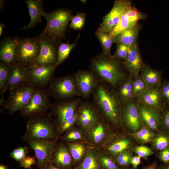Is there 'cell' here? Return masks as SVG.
Listing matches in <instances>:
<instances>
[{
	"mask_svg": "<svg viewBox=\"0 0 169 169\" xmlns=\"http://www.w3.org/2000/svg\"><path fill=\"white\" fill-rule=\"evenodd\" d=\"M90 70L100 80L117 89L127 77L124 62L102 52L92 58Z\"/></svg>",
	"mask_w": 169,
	"mask_h": 169,
	"instance_id": "cell-1",
	"label": "cell"
},
{
	"mask_svg": "<svg viewBox=\"0 0 169 169\" xmlns=\"http://www.w3.org/2000/svg\"><path fill=\"white\" fill-rule=\"evenodd\" d=\"M92 95V103L102 116L113 124H117L121 104L117 89L100 80Z\"/></svg>",
	"mask_w": 169,
	"mask_h": 169,
	"instance_id": "cell-2",
	"label": "cell"
},
{
	"mask_svg": "<svg viewBox=\"0 0 169 169\" xmlns=\"http://www.w3.org/2000/svg\"><path fill=\"white\" fill-rule=\"evenodd\" d=\"M26 131L22 140L55 141L59 135L58 127L52 115L46 112L32 116L26 122Z\"/></svg>",
	"mask_w": 169,
	"mask_h": 169,
	"instance_id": "cell-3",
	"label": "cell"
},
{
	"mask_svg": "<svg viewBox=\"0 0 169 169\" xmlns=\"http://www.w3.org/2000/svg\"><path fill=\"white\" fill-rule=\"evenodd\" d=\"M43 15L46 19L47 24L40 35L58 43L65 36L67 28L73 17L72 11L59 8L49 13L44 12Z\"/></svg>",
	"mask_w": 169,
	"mask_h": 169,
	"instance_id": "cell-4",
	"label": "cell"
},
{
	"mask_svg": "<svg viewBox=\"0 0 169 169\" xmlns=\"http://www.w3.org/2000/svg\"><path fill=\"white\" fill-rule=\"evenodd\" d=\"M37 88L27 81L20 83L9 90L8 98L0 105L8 111L9 115L20 111L28 103Z\"/></svg>",
	"mask_w": 169,
	"mask_h": 169,
	"instance_id": "cell-5",
	"label": "cell"
},
{
	"mask_svg": "<svg viewBox=\"0 0 169 169\" xmlns=\"http://www.w3.org/2000/svg\"><path fill=\"white\" fill-rule=\"evenodd\" d=\"M47 90L50 96L57 100H66L76 97H82L74 74L54 77Z\"/></svg>",
	"mask_w": 169,
	"mask_h": 169,
	"instance_id": "cell-6",
	"label": "cell"
},
{
	"mask_svg": "<svg viewBox=\"0 0 169 169\" xmlns=\"http://www.w3.org/2000/svg\"><path fill=\"white\" fill-rule=\"evenodd\" d=\"M40 50V45L37 37L20 38L17 47V63L25 68L32 66Z\"/></svg>",
	"mask_w": 169,
	"mask_h": 169,
	"instance_id": "cell-7",
	"label": "cell"
},
{
	"mask_svg": "<svg viewBox=\"0 0 169 169\" xmlns=\"http://www.w3.org/2000/svg\"><path fill=\"white\" fill-rule=\"evenodd\" d=\"M49 97L47 90L38 88L28 103L19 111L20 114L24 118H28L46 112L52 106Z\"/></svg>",
	"mask_w": 169,
	"mask_h": 169,
	"instance_id": "cell-8",
	"label": "cell"
},
{
	"mask_svg": "<svg viewBox=\"0 0 169 169\" xmlns=\"http://www.w3.org/2000/svg\"><path fill=\"white\" fill-rule=\"evenodd\" d=\"M57 67L55 64L33 65L25 68L26 81L38 88H44L49 85L53 79Z\"/></svg>",
	"mask_w": 169,
	"mask_h": 169,
	"instance_id": "cell-9",
	"label": "cell"
},
{
	"mask_svg": "<svg viewBox=\"0 0 169 169\" xmlns=\"http://www.w3.org/2000/svg\"><path fill=\"white\" fill-rule=\"evenodd\" d=\"M130 0H117L110 11L105 16L97 30L110 33L120 22L124 13L132 6Z\"/></svg>",
	"mask_w": 169,
	"mask_h": 169,
	"instance_id": "cell-10",
	"label": "cell"
},
{
	"mask_svg": "<svg viewBox=\"0 0 169 169\" xmlns=\"http://www.w3.org/2000/svg\"><path fill=\"white\" fill-rule=\"evenodd\" d=\"M133 99L121 104L119 122H121L135 132L142 127L143 123L140 117L138 102H136Z\"/></svg>",
	"mask_w": 169,
	"mask_h": 169,
	"instance_id": "cell-11",
	"label": "cell"
},
{
	"mask_svg": "<svg viewBox=\"0 0 169 169\" xmlns=\"http://www.w3.org/2000/svg\"><path fill=\"white\" fill-rule=\"evenodd\" d=\"M37 37L40 45V50L33 65L56 64L58 43L40 35Z\"/></svg>",
	"mask_w": 169,
	"mask_h": 169,
	"instance_id": "cell-12",
	"label": "cell"
},
{
	"mask_svg": "<svg viewBox=\"0 0 169 169\" xmlns=\"http://www.w3.org/2000/svg\"><path fill=\"white\" fill-rule=\"evenodd\" d=\"M77 112V124L88 131L95 125L102 116L93 103L89 101L81 102Z\"/></svg>",
	"mask_w": 169,
	"mask_h": 169,
	"instance_id": "cell-13",
	"label": "cell"
},
{
	"mask_svg": "<svg viewBox=\"0 0 169 169\" xmlns=\"http://www.w3.org/2000/svg\"><path fill=\"white\" fill-rule=\"evenodd\" d=\"M81 102L80 98H78L61 100L52 104L50 113L54 116L58 127L74 114Z\"/></svg>",
	"mask_w": 169,
	"mask_h": 169,
	"instance_id": "cell-14",
	"label": "cell"
},
{
	"mask_svg": "<svg viewBox=\"0 0 169 169\" xmlns=\"http://www.w3.org/2000/svg\"><path fill=\"white\" fill-rule=\"evenodd\" d=\"M33 150L40 168H44L51 162L52 153L56 145L55 141L34 139L26 142Z\"/></svg>",
	"mask_w": 169,
	"mask_h": 169,
	"instance_id": "cell-15",
	"label": "cell"
},
{
	"mask_svg": "<svg viewBox=\"0 0 169 169\" xmlns=\"http://www.w3.org/2000/svg\"><path fill=\"white\" fill-rule=\"evenodd\" d=\"M74 74L82 97L84 99H88L100 80L90 70L79 69Z\"/></svg>",
	"mask_w": 169,
	"mask_h": 169,
	"instance_id": "cell-16",
	"label": "cell"
},
{
	"mask_svg": "<svg viewBox=\"0 0 169 169\" xmlns=\"http://www.w3.org/2000/svg\"><path fill=\"white\" fill-rule=\"evenodd\" d=\"M160 87H147L136 97L138 102L146 107L160 113L166 105Z\"/></svg>",
	"mask_w": 169,
	"mask_h": 169,
	"instance_id": "cell-17",
	"label": "cell"
},
{
	"mask_svg": "<svg viewBox=\"0 0 169 169\" xmlns=\"http://www.w3.org/2000/svg\"><path fill=\"white\" fill-rule=\"evenodd\" d=\"M145 15L132 6L122 15L119 23L109 34L115 36L136 25L138 21L144 18Z\"/></svg>",
	"mask_w": 169,
	"mask_h": 169,
	"instance_id": "cell-18",
	"label": "cell"
},
{
	"mask_svg": "<svg viewBox=\"0 0 169 169\" xmlns=\"http://www.w3.org/2000/svg\"><path fill=\"white\" fill-rule=\"evenodd\" d=\"M124 65L129 75L133 79L137 78L140 75L144 64L137 44L129 46L127 56L124 62Z\"/></svg>",
	"mask_w": 169,
	"mask_h": 169,
	"instance_id": "cell-19",
	"label": "cell"
},
{
	"mask_svg": "<svg viewBox=\"0 0 169 169\" xmlns=\"http://www.w3.org/2000/svg\"><path fill=\"white\" fill-rule=\"evenodd\" d=\"M19 38L8 37L0 42V60L10 65L17 63V47Z\"/></svg>",
	"mask_w": 169,
	"mask_h": 169,
	"instance_id": "cell-20",
	"label": "cell"
},
{
	"mask_svg": "<svg viewBox=\"0 0 169 169\" xmlns=\"http://www.w3.org/2000/svg\"><path fill=\"white\" fill-rule=\"evenodd\" d=\"M73 159L69 148L63 144H60L54 147L51 162L58 168L69 169L72 165Z\"/></svg>",
	"mask_w": 169,
	"mask_h": 169,
	"instance_id": "cell-21",
	"label": "cell"
},
{
	"mask_svg": "<svg viewBox=\"0 0 169 169\" xmlns=\"http://www.w3.org/2000/svg\"><path fill=\"white\" fill-rule=\"evenodd\" d=\"M138 104L142 123L149 129L158 130L160 127V113L146 107L138 102Z\"/></svg>",
	"mask_w": 169,
	"mask_h": 169,
	"instance_id": "cell-22",
	"label": "cell"
},
{
	"mask_svg": "<svg viewBox=\"0 0 169 169\" xmlns=\"http://www.w3.org/2000/svg\"><path fill=\"white\" fill-rule=\"evenodd\" d=\"M43 1L42 0H26L31 20L28 24L20 29L28 30L34 28L37 24L41 22L42 18L44 12Z\"/></svg>",
	"mask_w": 169,
	"mask_h": 169,
	"instance_id": "cell-23",
	"label": "cell"
},
{
	"mask_svg": "<svg viewBox=\"0 0 169 169\" xmlns=\"http://www.w3.org/2000/svg\"><path fill=\"white\" fill-rule=\"evenodd\" d=\"M108 125L102 116L97 123L89 132V137L94 145H102L108 136Z\"/></svg>",
	"mask_w": 169,
	"mask_h": 169,
	"instance_id": "cell-24",
	"label": "cell"
},
{
	"mask_svg": "<svg viewBox=\"0 0 169 169\" xmlns=\"http://www.w3.org/2000/svg\"><path fill=\"white\" fill-rule=\"evenodd\" d=\"M147 87H160L162 82V72L144 64L140 74Z\"/></svg>",
	"mask_w": 169,
	"mask_h": 169,
	"instance_id": "cell-25",
	"label": "cell"
},
{
	"mask_svg": "<svg viewBox=\"0 0 169 169\" xmlns=\"http://www.w3.org/2000/svg\"><path fill=\"white\" fill-rule=\"evenodd\" d=\"M25 69L18 63L11 65L7 81V89L9 90L20 83L26 81L25 75Z\"/></svg>",
	"mask_w": 169,
	"mask_h": 169,
	"instance_id": "cell-26",
	"label": "cell"
},
{
	"mask_svg": "<svg viewBox=\"0 0 169 169\" xmlns=\"http://www.w3.org/2000/svg\"><path fill=\"white\" fill-rule=\"evenodd\" d=\"M141 26L138 23L121 33L114 37L116 44H123L128 46L137 44Z\"/></svg>",
	"mask_w": 169,
	"mask_h": 169,
	"instance_id": "cell-27",
	"label": "cell"
},
{
	"mask_svg": "<svg viewBox=\"0 0 169 169\" xmlns=\"http://www.w3.org/2000/svg\"><path fill=\"white\" fill-rule=\"evenodd\" d=\"M133 79L129 75L117 89L119 99L121 104L126 103L132 99Z\"/></svg>",
	"mask_w": 169,
	"mask_h": 169,
	"instance_id": "cell-28",
	"label": "cell"
},
{
	"mask_svg": "<svg viewBox=\"0 0 169 169\" xmlns=\"http://www.w3.org/2000/svg\"><path fill=\"white\" fill-rule=\"evenodd\" d=\"M80 37V34H79L74 42L72 44H70L69 42L67 43H63L61 41L59 42L58 49L57 60L55 64L57 67L69 57L72 50L76 46Z\"/></svg>",
	"mask_w": 169,
	"mask_h": 169,
	"instance_id": "cell-29",
	"label": "cell"
},
{
	"mask_svg": "<svg viewBox=\"0 0 169 169\" xmlns=\"http://www.w3.org/2000/svg\"><path fill=\"white\" fill-rule=\"evenodd\" d=\"M101 166L97 153L94 150L89 151L84 161L77 168L81 169H100Z\"/></svg>",
	"mask_w": 169,
	"mask_h": 169,
	"instance_id": "cell-30",
	"label": "cell"
},
{
	"mask_svg": "<svg viewBox=\"0 0 169 169\" xmlns=\"http://www.w3.org/2000/svg\"><path fill=\"white\" fill-rule=\"evenodd\" d=\"M95 34L101 45L103 49L102 52L106 55H111L110 50L112 45L115 43L114 37L109 33L97 30L95 32Z\"/></svg>",
	"mask_w": 169,
	"mask_h": 169,
	"instance_id": "cell-31",
	"label": "cell"
},
{
	"mask_svg": "<svg viewBox=\"0 0 169 169\" xmlns=\"http://www.w3.org/2000/svg\"><path fill=\"white\" fill-rule=\"evenodd\" d=\"M68 145L73 159L76 162L80 161L86 152L85 145L81 143L76 142L68 143Z\"/></svg>",
	"mask_w": 169,
	"mask_h": 169,
	"instance_id": "cell-32",
	"label": "cell"
},
{
	"mask_svg": "<svg viewBox=\"0 0 169 169\" xmlns=\"http://www.w3.org/2000/svg\"><path fill=\"white\" fill-rule=\"evenodd\" d=\"M82 128H81V129ZM73 126L67 130L63 136L64 140L68 143L74 142L79 140H84L86 135L84 131Z\"/></svg>",
	"mask_w": 169,
	"mask_h": 169,
	"instance_id": "cell-33",
	"label": "cell"
},
{
	"mask_svg": "<svg viewBox=\"0 0 169 169\" xmlns=\"http://www.w3.org/2000/svg\"><path fill=\"white\" fill-rule=\"evenodd\" d=\"M11 65L3 61L0 62V93L1 100L4 99L3 95L7 90V83L8 72Z\"/></svg>",
	"mask_w": 169,
	"mask_h": 169,
	"instance_id": "cell-34",
	"label": "cell"
},
{
	"mask_svg": "<svg viewBox=\"0 0 169 169\" xmlns=\"http://www.w3.org/2000/svg\"><path fill=\"white\" fill-rule=\"evenodd\" d=\"M131 135L138 141L142 143H148L153 141L155 137L154 133L147 127H142Z\"/></svg>",
	"mask_w": 169,
	"mask_h": 169,
	"instance_id": "cell-35",
	"label": "cell"
},
{
	"mask_svg": "<svg viewBox=\"0 0 169 169\" xmlns=\"http://www.w3.org/2000/svg\"><path fill=\"white\" fill-rule=\"evenodd\" d=\"M131 143L126 139L122 138L119 139L113 143L108 148L109 151L112 154L117 155L126 151L129 148Z\"/></svg>",
	"mask_w": 169,
	"mask_h": 169,
	"instance_id": "cell-36",
	"label": "cell"
},
{
	"mask_svg": "<svg viewBox=\"0 0 169 169\" xmlns=\"http://www.w3.org/2000/svg\"><path fill=\"white\" fill-rule=\"evenodd\" d=\"M153 141L155 148L161 151L169 146V135L163 131H159Z\"/></svg>",
	"mask_w": 169,
	"mask_h": 169,
	"instance_id": "cell-37",
	"label": "cell"
},
{
	"mask_svg": "<svg viewBox=\"0 0 169 169\" xmlns=\"http://www.w3.org/2000/svg\"><path fill=\"white\" fill-rule=\"evenodd\" d=\"M147 87L141 74L137 78L134 79L132 83V99L136 97L139 94L143 91Z\"/></svg>",
	"mask_w": 169,
	"mask_h": 169,
	"instance_id": "cell-38",
	"label": "cell"
},
{
	"mask_svg": "<svg viewBox=\"0 0 169 169\" xmlns=\"http://www.w3.org/2000/svg\"><path fill=\"white\" fill-rule=\"evenodd\" d=\"M86 13L79 12L72 18L69 26L72 29L80 30L84 25Z\"/></svg>",
	"mask_w": 169,
	"mask_h": 169,
	"instance_id": "cell-39",
	"label": "cell"
},
{
	"mask_svg": "<svg viewBox=\"0 0 169 169\" xmlns=\"http://www.w3.org/2000/svg\"><path fill=\"white\" fill-rule=\"evenodd\" d=\"M160 115V127L162 129L161 131L169 135V106L166 105Z\"/></svg>",
	"mask_w": 169,
	"mask_h": 169,
	"instance_id": "cell-40",
	"label": "cell"
},
{
	"mask_svg": "<svg viewBox=\"0 0 169 169\" xmlns=\"http://www.w3.org/2000/svg\"><path fill=\"white\" fill-rule=\"evenodd\" d=\"M28 151V146H19L10 152V155L15 161L20 162L27 156Z\"/></svg>",
	"mask_w": 169,
	"mask_h": 169,
	"instance_id": "cell-41",
	"label": "cell"
},
{
	"mask_svg": "<svg viewBox=\"0 0 169 169\" xmlns=\"http://www.w3.org/2000/svg\"><path fill=\"white\" fill-rule=\"evenodd\" d=\"M78 119L77 111L72 116L66 120L59 126L58 127L59 134L63 133L76 124Z\"/></svg>",
	"mask_w": 169,
	"mask_h": 169,
	"instance_id": "cell-42",
	"label": "cell"
},
{
	"mask_svg": "<svg viewBox=\"0 0 169 169\" xmlns=\"http://www.w3.org/2000/svg\"><path fill=\"white\" fill-rule=\"evenodd\" d=\"M131 157L130 152L126 151L116 155V162L120 166H127L131 164L130 160Z\"/></svg>",
	"mask_w": 169,
	"mask_h": 169,
	"instance_id": "cell-43",
	"label": "cell"
},
{
	"mask_svg": "<svg viewBox=\"0 0 169 169\" xmlns=\"http://www.w3.org/2000/svg\"><path fill=\"white\" fill-rule=\"evenodd\" d=\"M129 47V46L123 44H117L115 51L113 56L119 59L125 60L128 54Z\"/></svg>",
	"mask_w": 169,
	"mask_h": 169,
	"instance_id": "cell-44",
	"label": "cell"
},
{
	"mask_svg": "<svg viewBox=\"0 0 169 169\" xmlns=\"http://www.w3.org/2000/svg\"><path fill=\"white\" fill-rule=\"evenodd\" d=\"M100 161L101 166L105 169H119L114 161L106 156H100Z\"/></svg>",
	"mask_w": 169,
	"mask_h": 169,
	"instance_id": "cell-45",
	"label": "cell"
},
{
	"mask_svg": "<svg viewBox=\"0 0 169 169\" xmlns=\"http://www.w3.org/2000/svg\"><path fill=\"white\" fill-rule=\"evenodd\" d=\"M160 89L166 105L169 106V80H163L162 81Z\"/></svg>",
	"mask_w": 169,
	"mask_h": 169,
	"instance_id": "cell-46",
	"label": "cell"
},
{
	"mask_svg": "<svg viewBox=\"0 0 169 169\" xmlns=\"http://www.w3.org/2000/svg\"><path fill=\"white\" fill-rule=\"evenodd\" d=\"M135 152L141 157L146 158L153 153L152 151L147 146H141L136 147Z\"/></svg>",
	"mask_w": 169,
	"mask_h": 169,
	"instance_id": "cell-47",
	"label": "cell"
},
{
	"mask_svg": "<svg viewBox=\"0 0 169 169\" xmlns=\"http://www.w3.org/2000/svg\"><path fill=\"white\" fill-rule=\"evenodd\" d=\"M35 156H26L19 162V165L26 169L30 168L32 165L37 164Z\"/></svg>",
	"mask_w": 169,
	"mask_h": 169,
	"instance_id": "cell-48",
	"label": "cell"
},
{
	"mask_svg": "<svg viewBox=\"0 0 169 169\" xmlns=\"http://www.w3.org/2000/svg\"><path fill=\"white\" fill-rule=\"evenodd\" d=\"M159 156L160 160L164 164L169 163V146L161 151Z\"/></svg>",
	"mask_w": 169,
	"mask_h": 169,
	"instance_id": "cell-49",
	"label": "cell"
},
{
	"mask_svg": "<svg viewBox=\"0 0 169 169\" xmlns=\"http://www.w3.org/2000/svg\"><path fill=\"white\" fill-rule=\"evenodd\" d=\"M141 157L138 156H132L130 160V164L133 169H136L141 163Z\"/></svg>",
	"mask_w": 169,
	"mask_h": 169,
	"instance_id": "cell-50",
	"label": "cell"
},
{
	"mask_svg": "<svg viewBox=\"0 0 169 169\" xmlns=\"http://www.w3.org/2000/svg\"><path fill=\"white\" fill-rule=\"evenodd\" d=\"M143 169H159L156 163L145 166Z\"/></svg>",
	"mask_w": 169,
	"mask_h": 169,
	"instance_id": "cell-51",
	"label": "cell"
},
{
	"mask_svg": "<svg viewBox=\"0 0 169 169\" xmlns=\"http://www.w3.org/2000/svg\"><path fill=\"white\" fill-rule=\"evenodd\" d=\"M44 168H45V169H60L53 166L51 163V162L48 165Z\"/></svg>",
	"mask_w": 169,
	"mask_h": 169,
	"instance_id": "cell-52",
	"label": "cell"
},
{
	"mask_svg": "<svg viewBox=\"0 0 169 169\" xmlns=\"http://www.w3.org/2000/svg\"><path fill=\"white\" fill-rule=\"evenodd\" d=\"M5 0H0V11H3L4 7L5 5Z\"/></svg>",
	"mask_w": 169,
	"mask_h": 169,
	"instance_id": "cell-53",
	"label": "cell"
},
{
	"mask_svg": "<svg viewBox=\"0 0 169 169\" xmlns=\"http://www.w3.org/2000/svg\"><path fill=\"white\" fill-rule=\"evenodd\" d=\"M159 169H169V163L164 164L161 166Z\"/></svg>",
	"mask_w": 169,
	"mask_h": 169,
	"instance_id": "cell-54",
	"label": "cell"
},
{
	"mask_svg": "<svg viewBox=\"0 0 169 169\" xmlns=\"http://www.w3.org/2000/svg\"><path fill=\"white\" fill-rule=\"evenodd\" d=\"M4 27V25L3 23L0 24V37H1L2 34L3 30Z\"/></svg>",
	"mask_w": 169,
	"mask_h": 169,
	"instance_id": "cell-55",
	"label": "cell"
},
{
	"mask_svg": "<svg viewBox=\"0 0 169 169\" xmlns=\"http://www.w3.org/2000/svg\"><path fill=\"white\" fill-rule=\"evenodd\" d=\"M0 169H10L9 167L7 166L2 164H1L0 165Z\"/></svg>",
	"mask_w": 169,
	"mask_h": 169,
	"instance_id": "cell-56",
	"label": "cell"
},
{
	"mask_svg": "<svg viewBox=\"0 0 169 169\" xmlns=\"http://www.w3.org/2000/svg\"><path fill=\"white\" fill-rule=\"evenodd\" d=\"M79 1L81 2L82 3H83L84 4H85V3L87 1L85 0H79Z\"/></svg>",
	"mask_w": 169,
	"mask_h": 169,
	"instance_id": "cell-57",
	"label": "cell"
},
{
	"mask_svg": "<svg viewBox=\"0 0 169 169\" xmlns=\"http://www.w3.org/2000/svg\"><path fill=\"white\" fill-rule=\"evenodd\" d=\"M75 169H79V168H76Z\"/></svg>",
	"mask_w": 169,
	"mask_h": 169,
	"instance_id": "cell-58",
	"label": "cell"
},
{
	"mask_svg": "<svg viewBox=\"0 0 169 169\" xmlns=\"http://www.w3.org/2000/svg\"><path fill=\"white\" fill-rule=\"evenodd\" d=\"M39 169H44V168H42V169L41 168H40Z\"/></svg>",
	"mask_w": 169,
	"mask_h": 169,
	"instance_id": "cell-59",
	"label": "cell"
},
{
	"mask_svg": "<svg viewBox=\"0 0 169 169\" xmlns=\"http://www.w3.org/2000/svg\"></svg>",
	"mask_w": 169,
	"mask_h": 169,
	"instance_id": "cell-60",
	"label": "cell"
},
{
	"mask_svg": "<svg viewBox=\"0 0 169 169\" xmlns=\"http://www.w3.org/2000/svg\"><path fill=\"white\" fill-rule=\"evenodd\" d=\"M44 169H45V168H44Z\"/></svg>",
	"mask_w": 169,
	"mask_h": 169,
	"instance_id": "cell-61",
	"label": "cell"
}]
</instances>
